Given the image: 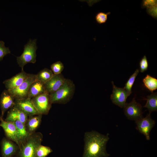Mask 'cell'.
<instances>
[{
	"instance_id": "obj_1",
	"label": "cell",
	"mask_w": 157,
	"mask_h": 157,
	"mask_svg": "<svg viewBox=\"0 0 157 157\" xmlns=\"http://www.w3.org/2000/svg\"><path fill=\"white\" fill-rule=\"evenodd\" d=\"M108 134H102L96 131L85 133L84 147L82 157H108L106 151V144L109 139Z\"/></svg>"
},
{
	"instance_id": "obj_2",
	"label": "cell",
	"mask_w": 157,
	"mask_h": 157,
	"mask_svg": "<svg viewBox=\"0 0 157 157\" xmlns=\"http://www.w3.org/2000/svg\"><path fill=\"white\" fill-rule=\"evenodd\" d=\"M75 90L72 81L66 78L64 83L55 92L49 94L52 104H65L72 98Z\"/></svg>"
},
{
	"instance_id": "obj_3",
	"label": "cell",
	"mask_w": 157,
	"mask_h": 157,
	"mask_svg": "<svg viewBox=\"0 0 157 157\" xmlns=\"http://www.w3.org/2000/svg\"><path fill=\"white\" fill-rule=\"evenodd\" d=\"M43 136L40 132H35L30 134L21 144L19 149L20 157H36L38 147L41 144Z\"/></svg>"
},
{
	"instance_id": "obj_4",
	"label": "cell",
	"mask_w": 157,
	"mask_h": 157,
	"mask_svg": "<svg viewBox=\"0 0 157 157\" xmlns=\"http://www.w3.org/2000/svg\"><path fill=\"white\" fill-rule=\"evenodd\" d=\"M37 39H30L24 46V51L22 54L17 57V62L19 66L24 70V66L28 63H35L36 62V51L38 49L36 45Z\"/></svg>"
},
{
	"instance_id": "obj_5",
	"label": "cell",
	"mask_w": 157,
	"mask_h": 157,
	"mask_svg": "<svg viewBox=\"0 0 157 157\" xmlns=\"http://www.w3.org/2000/svg\"><path fill=\"white\" fill-rule=\"evenodd\" d=\"M39 115H47L51 107L49 94L46 92L31 99Z\"/></svg>"
},
{
	"instance_id": "obj_6",
	"label": "cell",
	"mask_w": 157,
	"mask_h": 157,
	"mask_svg": "<svg viewBox=\"0 0 157 157\" xmlns=\"http://www.w3.org/2000/svg\"><path fill=\"white\" fill-rule=\"evenodd\" d=\"M36 81V75L29 74L24 82L18 87L10 90H8L14 97L15 100L26 98L30 87Z\"/></svg>"
},
{
	"instance_id": "obj_7",
	"label": "cell",
	"mask_w": 157,
	"mask_h": 157,
	"mask_svg": "<svg viewBox=\"0 0 157 157\" xmlns=\"http://www.w3.org/2000/svg\"><path fill=\"white\" fill-rule=\"evenodd\" d=\"M124 110L125 116L130 120L135 121L143 117L142 106L136 101L135 98L130 102L126 103Z\"/></svg>"
},
{
	"instance_id": "obj_8",
	"label": "cell",
	"mask_w": 157,
	"mask_h": 157,
	"mask_svg": "<svg viewBox=\"0 0 157 157\" xmlns=\"http://www.w3.org/2000/svg\"><path fill=\"white\" fill-rule=\"evenodd\" d=\"M150 114L149 113L145 117L135 121L136 129L145 136L147 140H150V133L155 124V121L151 117Z\"/></svg>"
},
{
	"instance_id": "obj_9",
	"label": "cell",
	"mask_w": 157,
	"mask_h": 157,
	"mask_svg": "<svg viewBox=\"0 0 157 157\" xmlns=\"http://www.w3.org/2000/svg\"><path fill=\"white\" fill-rule=\"evenodd\" d=\"M112 83L113 90L110 99L114 104L121 108H124L126 103V99L129 95L124 88L116 86L113 81Z\"/></svg>"
},
{
	"instance_id": "obj_10",
	"label": "cell",
	"mask_w": 157,
	"mask_h": 157,
	"mask_svg": "<svg viewBox=\"0 0 157 157\" xmlns=\"http://www.w3.org/2000/svg\"><path fill=\"white\" fill-rule=\"evenodd\" d=\"M15 106L25 113L28 116L39 115L36 110L31 99L28 97L15 100Z\"/></svg>"
},
{
	"instance_id": "obj_11",
	"label": "cell",
	"mask_w": 157,
	"mask_h": 157,
	"mask_svg": "<svg viewBox=\"0 0 157 157\" xmlns=\"http://www.w3.org/2000/svg\"><path fill=\"white\" fill-rule=\"evenodd\" d=\"M15 101L14 97L8 90H5L2 92L0 98L1 117L3 118L5 112L15 105Z\"/></svg>"
},
{
	"instance_id": "obj_12",
	"label": "cell",
	"mask_w": 157,
	"mask_h": 157,
	"mask_svg": "<svg viewBox=\"0 0 157 157\" xmlns=\"http://www.w3.org/2000/svg\"><path fill=\"white\" fill-rule=\"evenodd\" d=\"M0 126L3 129L7 138L15 143L19 147L16 127L14 122H7L0 117Z\"/></svg>"
},
{
	"instance_id": "obj_13",
	"label": "cell",
	"mask_w": 157,
	"mask_h": 157,
	"mask_svg": "<svg viewBox=\"0 0 157 157\" xmlns=\"http://www.w3.org/2000/svg\"><path fill=\"white\" fill-rule=\"evenodd\" d=\"M66 78L61 74H54L44 85L45 91L49 94L57 90L64 83Z\"/></svg>"
},
{
	"instance_id": "obj_14",
	"label": "cell",
	"mask_w": 157,
	"mask_h": 157,
	"mask_svg": "<svg viewBox=\"0 0 157 157\" xmlns=\"http://www.w3.org/2000/svg\"><path fill=\"white\" fill-rule=\"evenodd\" d=\"M29 74L24 70L12 78L4 81L6 88L8 90L13 89L20 85L27 77Z\"/></svg>"
},
{
	"instance_id": "obj_15",
	"label": "cell",
	"mask_w": 157,
	"mask_h": 157,
	"mask_svg": "<svg viewBox=\"0 0 157 157\" xmlns=\"http://www.w3.org/2000/svg\"><path fill=\"white\" fill-rule=\"evenodd\" d=\"M17 145L8 138H3L1 142V154L2 157H12L17 151Z\"/></svg>"
},
{
	"instance_id": "obj_16",
	"label": "cell",
	"mask_w": 157,
	"mask_h": 157,
	"mask_svg": "<svg viewBox=\"0 0 157 157\" xmlns=\"http://www.w3.org/2000/svg\"><path fill=\"white\" fill-rule=\"evenodd\" d=\"M28 117L25 113L14 106L8 112L5 120L11 122L18 120L25 124Z\"/></svg>"
},
{
	"instance_id": "obj_17",
	"label": "cell",
	"mask_w": 157,
	"mask_h": 157,
	"mask_svg": "<svg viewBox=\"0 0 157 157\" xmlns=\"http://www.w3.org/2000/svg\"><path fill=\"white\" fill-rule=\"evenodd\" d=\"M42 115H37L29 116L25 123L27 130L30 134L35 132L40 126L42 118Z\"/></svg>"
},
{
	"instance_id": "obj_18",
	"label": "cell",
	"mask_w": 157,
	"mask_h": 157,
	"mask_svg": "<svg viewBox=\"0 0 157 157\" xmlns=\"http://www.w3.org/2000/svg\"><path fill=\"white\" fill-rule=\"evenodd\" d=\"M16 129L17 138L19 144V148L21 144L30 135L26 128L25 124L17 120L14 122Z\"/></svg>"
},
{
	"instance_id": "obj_19",
	"label": "cell",
	"mask_w": 157,
	"mask_h": 157,
	"mask_svg": "<svg viewBox=\"0 0 157 157\" xmlns=\"http://www.w3.org/2000/svg\"><path fill=\"white\" fill-rule=\"evenodd\" d=\"M45 92L46 91L44 84L36 81L30 86L28 90L27 97L31 99Z\"/></svg>"
},
{
	"instance_id": "obj_20",
	"label": "cell",
	"mask_w": 157,
	"mask_h": 157,
	"mask_svg": "<svg viewBox=\"0 0 157 157\" xmlns=\"http://www.w3.org/2000/svg\"><path fill=\"white\" fill-rule=\"evenodd\" d=\"M145 100H147L145 105L144 107L147 108L149 113L157 110V92L152 93L147 96Z\"/></svg>"
},
{
	"instance_id": "obj_21",
	"label": "cell",
	"mask_w": 157,
	"mask_h": 157,
	"mask_svg": "<svg viewBox=\"0 0 157 157\" xmlns=\"http://www.w3.org/2000/svg\"><path fill=\"white\" fill-rule=\"evenodd\" d=\"M54 74L51 70L45 68L41 70L36 75V81L44 84L50 80Z\"/></svg>"
},
{
	"instance_id": "obj_22",
	"label": "cell",
	"mask_w": 157,
	"mask_h": 157,
	"mask_svg": "<svg viewBox=\"0 0 157 157\" xmlns=\"http://www.w3.org/2000/svg\"><path fill=\"white\" fill-rule=\"evenodd\" d=\"M142 81L145 87L152 93L157 89V79L147 74Z\"/></svg>"
},
{
	"instance_id": "obj_23",
	"label": "cell",
	"mask_w": 157,
	"mask_h": 157,
	"mask_svg": "<svg viewBox=\"0 0 157 157\" xmlns=\"http://www.w3.org/2000/svg\"><path fill=\"white\" fill-rule=\"evenodd\" d=\"M53 151L49 147L40 144L37 148L36 153V157H46Z\"/></svg>"
},
{
	"instance_id": "obj_24",
	"label": "cell",
	"mask_w": 157,
	"mask_h": 157,
	"mask_svg": "<svg viewBox=\"0 0 157 157\" xmlns=\"http://www.w3.org/2000/svg\"><path fill=\"white\" fill-rule=\"evenodd\" d=\"M139 72V70L137 69L135 72L129 77L124 88L127 91L129 94L130 95L132 93L131 89L135 81L136 77Z\"/></svg>"
},
{
	"instance_id": "obj_25",
	"label": "cell",
	"mask_w": 157,
	"mask_h": 157,
	"mask_svg": "<svg viewBox=\"0 0 157 157\" xmlns=\"http://www.w3.org/2000/svg\"><path fill=\"white\" fill-rule=\"evenodd\" d=\"M64 68L63 64L60 61H58L53 63L51 65V70L54 74H61Z\"/></svg>"
},
{
	"instance_id": "obj_26",
	"label": "cell",
	"mask_w": 157,
	"mask_h": 157,
	"mask_svg": "<svg viewBox=\"0 0 157 157\" xmlns=\"http://www.w3.org/2000/svg\"><path fill=\"white\" fill-rule=\"evenodd\" d=\"M110 13V12L107 13L99 12L95 16V19L97 22L99 24L105 23L106 21L108 15Z\"/></svg>"
},
{
	"instance_id": "obj_27",
	"label": "cell",
	"mask_w": 157,
	"mask_h": 157,
	"mask_svg": "<svg viewBox=\"0 0 157 157\" xmlns=\"http://www.w3.org/2000/svg\"><path fill=\"white\" fill-rule=\"evenodd\" d=\"M11 53V51L8 47L5 46V43L3 41H0V61L7 54Z\"/></svg>"
},
{
	"instance_id": "obj_28",
	"label": "cell",
	"mask_w": 157,
	"mask_h": 157,
	"mask_svg": "<svg viewBox=\"0 0 157 157\" xmlns=\"http://www.w3.org/2000/svg\"><path fill=\"white\" fill-rule=\"evenodd\" d=\"M140 71L143 72L147 70L149 64L146 56H143L139 63Z\"/></svg>"
},
{
	"instance_id": "obj_29",
	"label": "cell",
	"mask_w": 157,
	"mask_h": 157,
	"mask_svg": "<svg viewBox=\"0 0 157 157\" xmlns=\"http://www.w3.org/2000/svg\"><path fill=\"white\" fill-rule=\"evenodd\" d=\"M157 5V1L154 0H143L142 6L147 8Z\"/></svg>"
},
{
	"instance_id": "obj_30",
	"label": "cell",
	"mask_w": 157,
	"mask_h": 157,
	"mask_svg": "<svg viewBox=\"0 0 157 157\" xmlns=\"http://www.w3.org/2000/svg\"><path fill=\"white\" fill-rule=\"evenodd\" d=\"M147 12L153 17H156L157 5L147 8Z\"/></svg>"
},
{
	"instance_id": "obj_31",
	"label": "cell",
	"mask_w": 157,
	"mask_h": 157,
	"mask_svg": "<svg viewBox=\"0 0 157 157\" xmlns=\"http://www.w3.org/2000/svg\"><path fill=\"white\" fill-rule=\"evenodd\" d=\"M12 157H13V156H12Z\"/></svg>"
}]
</instances>
